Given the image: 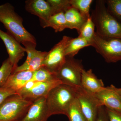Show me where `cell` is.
<instances>
[{
    "mask_svg": "<svg viewBox=\"0 0 121 121\" xmlns=\"http://www.w3.org/2000/svg\"><path fill=\"white\" fill-rule=\"evenodd\" d=\"M23 20L15 11L14 7L9 3L0 5V22L7 32L15 38L26 49H35L37 44L35 36L26 30Z\"/></svg>",
    "mask_w": 121,
    "mask_h": 121,
    "instance_id": "obj_1",
    "label": "cell"
},
{
    "mask_svg": "<svg viewBox=\"0 0 121 121\" xmlns=\"http://www.w3.org/2000/svg\"><path fill=\"white\" fill-rule=\"evenodd\" d=\"M91 17L99 36L121 39V23L108 12L105 0L96 1Z\"/></svg>",
    "mask_w": 121,
    "mask_h": 121,
    "instance_id": "obj_2",
    "label": "cell"
},
{
    "mask_svg": "<svg viewBox=\"0 0 121 121\" xmlns=\"http://www.w3.org/2000/svg\"><path fill=\"white\" fill-rule=\"evenodd\" d=\"M76 98L75 87L63 83L55 87L46 97L50 117L55 114L66 115L68 108Z\"/></svg>",
    "mask_w": 121,
    "mask_h": 121,
    "instance_id": "obj_3",
    "label": "cell"
},
{
    "mask_svg": "<svg viewBox=\"0 0 121 121\" xmlns=\"http://www.w3.org/2000/svg\"><path fill=\"white\" fill-rule=\"evenodd\" d=\"M33 102L18 95L9 96L0 106V121H20Z\"/></svg>",
    "mask_w": 121,
    "mask_h": 121,
    "instance_id": "obj_4",
    "label": "cell"
},
{
    "mask_svg": "<svg viewBox=\"0 0 121 121\" xmlns=\"http://www.w3.org/2000/svg\"><path fill=\"white\" fill-rule=\"evenodd\" d=\"M92 46L107 62L116 63L121 60V39L106 38L95 32Z\"/></svg>",
    "mask_w": 121,
    "mask_h": 121,
    "instance_id": "obj_5",
    "label": "cell"
},
{
    "mask_svg": "<svg viewBox=\"0 0 121 121\" xmlns=\"http://www.w3.org/2000/svg\"><path fill=\"white\" fill-rule=\"evenodd\" d=\"M84 69L81 60L66 56L65 62L56 76L63 84L73 87H81L82 73Z\"/></svg>",
    "mask_w": 121,
    "mask_h": 121,
    "instance_id": "obj_6",
    "label": "cell"
},
{
    "mask_svg": "<svg viewBox=\"0 0 121 121\" xmlns=\"http://www.w3.org/2000/svg\"><path fill=\"white\" fill-rule=\"evenodd\" d=\"M62 82L58 79L46 82L30 81L17 91V94L33 102L40 98L46 97L50 91Z\"/></svg>",
    "mask_w": 121,
    "mask_h": 121,
    "instance_id": "obj_7",
    "label": "cell"
},
{
    "mask_svg": "<svg viewBox=\"0 0 121 121\" xmlns=\"http://www.w3.org/2000/svg\"><path fill=\"white\" fill-rule=\"evenodd\" d=\"M72 39L66 36H63L62 39L48 52L44 60L43 66L56 74L65 62V51Z\"/></svg>",
    "mask_w": 121,
    "mask_h": 121,
    "instance_id": "obj_8",
    "label": "cell"
},
{
    "mask_svg": "<svg viewBox=\"0 0 121 121\" xmlns=\"http://www.w3.org/2000/svg\"><path fill=\"white\" fill-rule=\"evenodd\" d=\"M76 97L80 109L88 121H95L99 108L102 106L95 95L82 87H75Z\"/></svg>",
    "mask_w": 121,
    "mask_h": 121,
    "instance_id": "obj_9",
    "label": "cell"
},
{
    "mask_svg": "<svg viewBox=\"0 0 121 121\" xmlns=\"http://www.w3.org/2000/svg\"><path fill=\"white\" fill-rule=\"evenodd\" d=\"M0 38L6 47L9 55L8 58L13 67V71L18 66L17 64L20 60L24 56L26 49L11 35L0 29Z\"/></svg>",
    "mask_w": 121,
    "mask_h": 121,
    "instance_id": "obj_10",
    "label": "cell"
},
{
    "mask_svg": "<svg viewBox=\"0 0 121 121\" xmlns=\"http://www.w3.org/2000/svg\"><path fill=\"white\" fill-rule=\"evenodd\" d=\"M114 86L104 87L95 95L102 106L112 110L121 111V100L114 89Z\"/></svg>",
    "mask_w": 121,
    "mask_h": 121,
    "instance_id": "obj_11",
    "label": "cell"
},
{
    "mask_svg": "<svg viewBox=\"0 0 121 121\" xmlns=\"http://www.w3.org/2000/svg\"><path fill=\"white\" fill-rule=\"evenodd\" d=\"M26 60L22 65L15 68L12 73L23 71L33 72L43 66L44 60L48 52L37 51L35 48L26 49Z\"/></svg>",
    "mask_w": 121,
    "mask_h": 121,
    "instance_id": "obj_12",
    "label": "cell"
},
{
    "mask_svg": "<svg viewBox=\"0 0 121 121\" xmlns=\"http://www.w3.org/2000/svg\"><path fill=\"white\" fill-rule=\"evenodd\" d=\"M50 117L46 97H43L33 102L26 115L20 121H47Z\"/></svg>",
    "mask_w": 121,
    "mask_h": 121,
    "instance_id": "obj_13",
    "label": "cell"
},
{
    "mask_svg": "<svg viewBox=\"0 0 121 121\" xmlns=\"http://www.w3.org/2000/svg\"><path fill=\"white\" fill-rule=\"evenodd\" d=\"M25 9L29 13L39 17L41 23L45 22L54 14L50 4L44 0L26 1Z\"/></svg>",
    "mask_w": 121,
    "mask_h": 121,
    "instance_id": "obj_14",
    "label": "cell"
},
{
    "mask_svg": "<svg viewBox=\"0 0 121 121\" xmlns=\"http://www.w3.org/2000/svg\"><path fill=\"white\" fill-rule=\"evenodd\" d=\"M81 87L87 92L95 94L104 87L102 79L98 78L93 73L92 69L83 70L81 78Z\"/></svg>",
    "mask_w": 121,
    "mask_h": 121,
    "instance_id": "obj_15",
    "label": "cell"
},
{
    "mask_svg": "<svg viewBox=\"0 0 121 121\" xmlns=\"http://www.w3.org/2000/svg\"><path fill=\"white\" fill-rule=\"evenodd\" d=\"M33 72L23 71L11 74L2 86L12 90L16 93L31 79Z\"/></svg>",
    "mask_w": 121,
    "mask_h": 121,
    "instance_id": "obj_16",
    "label": "cell"
},
{
    "mask_svg": "<svg viewBox=\"0 0 121 121\" xmlns=\"http://www.w3.org/2000/svg\"><path fill=\"white\" fill-rule=\"evenodd\" d=\"M64 14L67 29H76L79 34L80 29L87 19L78 10L71 7L65 11Z\"/></svg>",
    "mask_w": 121,
    "mask_h": 121,
    "instance_id": "obj_17",
    "label": "cell"
},
{
    "mask_svg": "<svg viewBox=\"0 0 121 121\" xmlns=\"http://www.w3.org/2000/svg\"><path fill=\"white\" fill-rule=\"evenodd\" d=\"M43 28L50 27L56 32L62 31L67 29V24L64 13L60 12L52 14L45 22L41 23Z\"/></svg>",
    "mask_w": 121,
    "mask_h": 121,
    "instance_id": "obj_18",
    "label": "cell"
},
{
    "mask_svg": "<svg viewBox=\"0 0 121 121\" xmlns=\"http://www.w3.org/2000/svg\"><path fill=\"white\" fill-rule=\"evenodd\" d=\"M91 46V43L82 37L78 36L74 39L72 38L65 51V56L73 58L81 49Z\"/></svg>",
    "mask_w": 121,
    "mask_h": 121,
    "instance_id": "obj_19",
    "label": "cell"
},
{
    "mask_svg": "<svg viewBox=\"0 0 121 121\" xmlns=\"http://www.w3.org/2000/svg\"><path fill=\"white\" fill-rule=\"evenodd\" d=\"M66 115L69 121H88L80 109L76 98L69 106Z\"/></svg>",
    "mask_w": 121,
    "mask_h": 121,
    "instance_id": "obj_20",
    "label": "cell"
},
{
    "mask_svg": "<svg viewBox=\"0 0 121 121\" xmlns=\"http://www.w3.org/2000/svg\"><path fill=\"white\" fill-rule=\"evenodd\" d=\"M95 25L90 16L87 19L80 29L79 33V37L84 39L92 44L95 34Z\"/></svg>",
    "mask_w": 121,
    "mask_h": 121,
    "instance_id": "obj_21",
    "label": "cell"
},
{
    "mask_svg": "<svg viewBox=\"0 0 121 121\" xmlns=\"http://www.w3.org/2000/svg\"><path fill=\"white\" fill-rule=\"evenodd\" d=\"M57 79L56 74L52 73L44 67L43 66L33 72L30 81L36 82H46Z\"/></svg>",
    "mask_w": 121,
    "mask_h": 121,
    "instance_id": "obj_22",
    "label": "cell"
},
{
    "mask_svg": "<svg viewBox=\"0 0 121 121\" xmlns=\"http://www.w3.org/2000/svg\"><path fill=\"white\" fill-rule=\"evenodd\" d=\"M93 2L92 0H70L71 7L78 10L87 19L90 17V9Z\"/></svg>",
    "mask_w": 121,
    "mask_h": 121,
    "instance_id": "obj_23",
    "label": "cell"
},
{
    "mask_svg": "<svg viewBox=\"0 0 121 121\" xmlns=\"http://www.w3.org/2000/svg\"><path fill=\"white\" fill-rule=\"evenodd\" d=\"M107 11L121 23V0L105 1Z\"/></svg>",
    "mask_w": 121,
    "mask_h": 121,
    "instance_id": "obj_24",
    "label": "cell"
},
{
    "mask_svg": "<svg viewBox=\"0 0 121 121\" xmlns=\"http://www.w3.org/2000/svg\"><path fill=\"white\" fill-rule=\"evenodd\" d=\"M13 70V67L8 58L3 62L0 67V87L4 84Z\"/></svg>",
    "mask_w": 121,
    "mask_h": 121,
    "instance_id": "obj_25",
    "label": "cell"
},
{
    "mask_svg": "<svg viewBox=\"0 0 121 121\" xmlns=\"http://www.w3.org/2000/svg\"><path fill=\"white\" fill-rule=\"evenodd\" d=\"M54 13L60 12L65 13L71 7L70 0H47Z\"/></svg>",
    "mask_w": 121,
    "mask_h": 121,
    "instance_id": "obj_26",
    "label": "cell"
},
{
    "mask_svg": "<svg viewBox=\"0 0 121 121\" xmlns=\"http://www.w3.org/2000/svg\"><path fill=\"white\" fill-rule=\"evenodd\" d=\"M15 91L5 87H0V106L7 98L11 95L16 94Z\"/></svg>",
    "mask_w": 121,
    "mask_h": 121,
    "instance_id": "obj_27",
    "label": "cell"
},
{
    "mask_svg": "<svg viewBox=\"0 0 121 121\" xmlns=\"http://www.w3.org/2000/svg\"><path fill=\"white\" fill-rule=\"evenodd\" d=\"M105 109L108 121H121V111L112 110L106 108Z\"/></svg>",
    "mask_w": 121,
    "mask_h": 121,
    "instance_id": "obj_28",
    "label": "cell"
},
{
    "mask_svg": "<svg viewBox=\"0 0 121 121\" xmlns=\"http://www.w3.org/2000/svg\"><path fill=\"white\" fill-rule=\"evenodd\" d=\"M95 121H109L105 107L102 106L99 108Z\"/></svg>",
    "mask_w": 121,
    "mask_h": 121,
    "instance_id": "obj_29",
    "label": "cell"
},
{
    "mask_svg": "<svg viewBox=\"0 0 121 121\" xmlns=\"http://www.w3.org/2000/svg\"><path fill=\"white\" fill-rule=\"evenodd\" d=\"M114 89L115 91H116L121 100V88H118L114 86Z\"/></svg>",
    "mask_w": 121,
    "mask_h": 121,
    "instance_id": "obj_30",
    "label": "cell"
}]
</instances>
